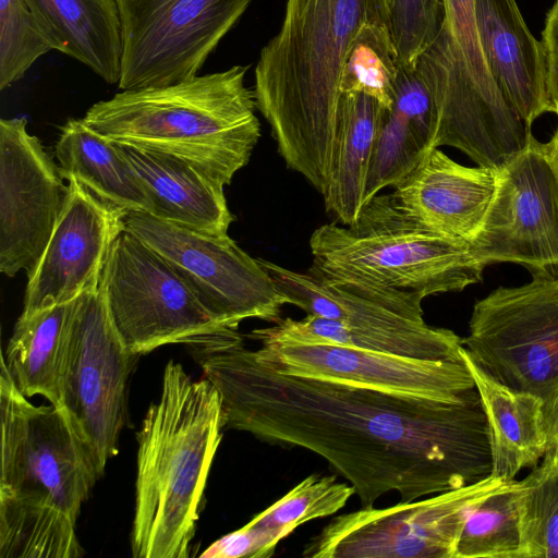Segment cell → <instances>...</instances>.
<instances>
[{
	"label": "cell",
	"instance_id": "13",
	"mask_svg": "<svg viewBox=\"0 0 558 558\" xmlns=\"http://www.w3.org/2000/svg\"><path fill=\"white\" fill-rule=\"evenodd\" d=\"M484 226L470 244L485 267L515 263L534 271L558 266V171L535 138L501 169Z\"/></svg>",
	"mask_w": 558,
	"mask_h": 558
},
{
	"label": "cell",
	"instance_id": "18",
	"mask_svg": "<svg viewBox=\"0 0 558 558\" xmlns=\"http://www.w3.org/2000/svg\"><path fill=\"white\" fill-rule=\"evenodd\" d=\"M286 304L308 315L333 319L369 332H409L427 328L423 295L413 291L378 289L298 272L259 258Z\"/></svg>",
	"mask_w": 558,
	"mask_h": 558
},
{
	"label": "cell",
	"instance_id": "7",
	"mask_svg": "<svg viewBox=\"0 0 558 558\" xmlns=\"http://www.w3.org/2000/svg\"><path fill=\"white\" fill-rule=\"evenodd\" d=\"M462 341L494 379L544 400L558 385V277L534 271L530 282L478 300Z\"/></svg>",
	"mask_w": 558,
	"mask_h": 558
},
{
	"label": "cell",
	"instance_id": "12",
	"mask_svg": "<svg viewBox=\"0 0 558 558\" xmlns=\"http://www.w3.org/2000/svg\"><path fill=\"white\" fill-rule=\"evenodd\" d=\"M137 357L123 344L100 284L78 296L70 324L61 408L90 448L102 475L118 452L128 380Z\"/></svg>",
	"mask_w": 558,
	"mask_h": 558
},
{
	"label": "cell",
	"instance_id": "32",
	"mask_svg": "<svg viewBox=\"0 0 558 558\" xmlns=\"http://www.w3.org/2000/svg\"><path fill=\"white\" fill-rule=\"evenodd\" d=\"M429 150L404 119L385 109L368 166L364 204L385 187L399 185Z\"/></svg>",
	"mask_w": 558,
	"mask_h": 558
},
{
	"label": "cell",
	"instance_id": "21",
	"mask_svg": "<svg viewBox=\"0 0 558 558\" xmlns=\"http://www.w3.org/2000/svg\"><path fill=\"white\" fill-rule=\"evenodd\" d=\"M53 50L108 84L121 76L122 29L116 0H24Z\"/></svg>",
	"mask_w": 558,
	"mask_h": 558
},
{
	"label": "cell",
	"instance_id": "35",
	"mask_svg": "<svg viewBox=\"0 0 558 558\" xmlns=\"http://www.w3.org/2000/svg\"><path fill=\"white\" fill-rule=\"evenodd\" d=\"M433 149L436 114L432 95L420 72L399 68L391 109Z\"/></svg>",
	"mask_w": 558,
	"mask_h": 558
},
{
	"label": "cell",
	"instance_id": "20",
	"mask_svg": "<svg viewBox=\"0 0 558 558\" xmlns=\"http://www.w3.org/2000/svg\"><path fill=\"white\" fill-rule=\"evenodd\" d=\"M117 145L149 196L153 216L210 234H228L234 218L222 184L174 156Z\"/></svg>",
	"mask_w": 558,
	"mask_h": 558
},
{
	"label": "cell",
	"instance_id": "6",
	"mask_svg": "<svg viewBox=\"0 0 558 558\" xmlns=\"http://www.w3.org/2000/svg\"><path fill=\"white\" fill-rule=\"evenodd\" d=\"M308 268L324 278L428 295L462 291L482 281L484 266L470 245L432 232L405 216L391 193L364 204L349 226L317 228Z\"/></svg>",
	"mask_w": 558,
	"mask_h": 558
},
{
	"label": "cell",
	"instance_id": "4",
	"mask_svg": "<svg viewBox=\"0 0 558 558\" xmlns=\"http://www.w3.org/2000/svg\"><path fill=\"white\" fill-rule=\"evenodd\" d=\"M222 429L216 387L170 360L137 434L133 557H189Z\"/></svg>",
	"mask_w": 558,
	"mask_h": 558
},
{
	"label": "cell",
	"instance_id": "19",
	"mask_svg": "<svg viewBox=\"0 0 558 558\" xmlns=\"http://www.w3.org/2000/svg\"><path fill=\"white\" fill-rule=\"evenodd\" d=\"M476 25L489 72L526 125L555 113L543 44L529 29L515 0H476Z\"/></svg>",
	"mask_w": 558,
	"mask_h": 558
},
{
	"label": "cell",
	"instance_id": "23",
	"mask_svg": "<svg viewBox=\"0 0 558 558\" xmlns=\"http://www.w3.org/2000/svg\"><path fill=\"white\" fill-rule=\"evenodd\" d=\"M60 172L76 180L105 203L129 213L153 214V203L117 144L87 125L69 119L56 144Z\"/></svg>",
	"mask_w": 558,
	"mask_h": 558
},
{
	"label": "cell",
	"instance_id": "15",
	"mask_svg": "<svg viewBox=\"0 0 558 558\" xmlns=\"http://www.w3.org/2000/svg\"><path fill=\"white\" fill-rule=\"evenodd\" d=\"M259 342L256 355L288 375L437 401H454L475 387L464 361L421 360L331 343Z\"/></svg>",
	"mask_w": 558,
	"mask_h": 558
},
{
	"label": "cell",
	"instance_id": "16",
	"mask_svg": "<svg viewBox=\"0 0 558 558\" xmlns=\"http://www.w3.org/2000/svg\"><path fill=\"white\" fill-rule=\"evenodd\" d=\"M126 213L111 206L74 179L68 180L63 209L31 277L21 316L70 303L97 289Z\"/></svg>",
	"mask_w": 558,
	"mask_h": 558
},
{
	"label": "cell",
	"instance_id": "28",
	"mask_svg": "<svg viewBox=\"0 0 558 558\" xmlns=\"http://www.w3.org/2000/svg\"><path fill=\"white\" fill-rule=\"evenodd\" d=\"M399 64L384 20L365 22L357 31L341 72L340 93L365 94L391 110Z\"/></svg>",
	"mask_w": 558,
	"mask_h": 558
},
{
	"label": "cell",
	"instance_id": "25",
	"mask_svg": "<svg viewBox=\"0 0 558 558\" xmlns=\"http://www.w3.org/2000/svg\"><path fill=\"white\" fill-rule=\"evenodd\" d=\"M248 337L256 341L331 343L421 360L463 362L462 338L452 330L430 325L410 332H369L306 314L300 320L280 318L271 327L253 329Z\"/></svg>",
	"mask_w": 558,
	"mask_h": 558
},
{
	"label": "cell",
	"instance_id": "24",
	"mask_svg": "<svg viewBox=\"0 0 558 558\" xmlns=\"http://www.w3.org/2000/svg\"><path fill=\"white\" fill-rule=\"evenodd\" d=\"M75 301L20 316L2 356L17 389L62 407V381Z\"/></svg>",
	"mask_w": 558,
	"mask_h": 558
},
{
	"label": "cell",
	"instance_id": "34",
	"mask_svg": "<svg viewBox=\"0 0 558 558\" xmlns=\"http://www.w3.org/2000/svg\"><path fill=\"white\" fill-rule=\"evenodd\" d=\"M385 8L399 68L414 71L440 31L444 0H385Z\"/></svg>",
	"mask_w": 558,
	"mask_h": 558
},
{
	"label": "cell",
	"instance_id": "5",
	"mask_svg": "<svg viewBox=\"0 0 558 558\" xmlns=\"http://www.w3.org/2000/svg\"><path fill=\"white\" fill-rule=\"evenodd\" d=\"M247 65L159 87L123 89L82 118L109 141L185 160L229 185L260 137Z\"/></svg>",
	"mask_w": 558,
	"mask_h": 558
},
{
	"label": "cell",
	"instance_id": "33",
	"mask_svg": "<svg viewBox=\"0 0 558 558\" xmlns=\"http://www.w3.org/2000/svg\"><path fill=\"white\" fill-rule=\"evenodd\" d=\"M53 50L24 0H0V89L23 78Z\"/></svg>",
	"mask_w": 558,
	"mask_h": 558
},
{
	"label": "cell",
	"instance_id": "14",
	"mask_svg": "<svg viewBox=\"0 0 558 558\" xmlns=\"http://www.w3.org/2000/svg\"><path fill=\"white\" fill-rule=\"evenodd\" d=\"M24 118L0 120V270L34 272L63 209L68 183Z\"/></svg>",
	"mask_w": 558,
	"mask_h": 558
},
{
	"label": "cell",
	"instance_id": "39",
	"mask_svg": "<svg viewBox=\"0 0 558 558\" xmlns=\"http://www.w3.org/2000/svg\"><path fill=\"white\" fill-rule=\"evenodd\" d=\"M555 113L558 117V109H556ZM544 148L558 171V128L554 133L553 137L550 138V141L544 144Z\"/></svg>",
	"mask_w": 558,
	"mask_h": 558
},
{
	"label": "cell",
	"instance_id": "29",
	"mask_svg": "<svg viewBox=\"0 0 558 558\" xmlns=\"http://www.w3.org/2000/svg\"><path fill=\"white\" fill-rule=\"evenodd\" d=\"M353 495V486L338 481L335 474H311L250 523L274 532L282 541L298 526L337 513Z\"/></svg>",
	"mask_w": 558,
	"mask_h": 558
},
{
	"label": "cell",
	"instance_id": "2",
	"mask_svg": "<svg viewBox=\"0 0 558 558\" xmlns=\"http://www.w3.org/2000/svg\"><path fill=\"white\" fill-rule=\"evenodd\" d=\"M373 20L386 22L385 0H286L281 27L255 66L256 107L280 156L322 195L338 131L341 72L357 31Z\"/></svg>",
	"mask_w": 558,
	"mask_h": 558
},
{
	"label": "cell",
	"instance_id": "11",
	"mask_svg": "<svg viewBox=\"0 0 558 558\" xmlns=\"http://www.w3.org/2000/svg\"><path fill=\"white\" fill-rule=\"evenodd\" d=\"M122 29L118 87L170 85L199 74L253 0H116Z\"/></svg>",
	"mask_w": 558,
	"mask_h": 558
},
{
	"label": "cell",
	"instance_id": "17",
	"mask_svg": "<svg viewBox=\"0 0 558 558\" xmlns=\"http://www.w3.org/2000/svg\"><path fill=\"white\" fill-rule=\"evenodd\" d=\"M499 180L497 169L465 167L433 148L391 195L421 227L470 245L484 226Z\"/></svg>",
	"mask_w": 558,
	"mask_h": 558
},
{
	"label": "cell",
	"instance_id": "27",
	"mask_svg": "<svg viewBox=\"0 0 558 558\" xmlns=\"http://www.w3.org/2000/svg\"><path fill=\"white\" fill-rule=\"evenodd\" d=\"M519 490V481H508L472 509L454 558H522Z\"/></svg>",
	"mask_w": 558,
	"mask_h": 558
},
{
	"label": "cell",
	"instance_id": "8",
	"mask_svg": "<svg viewBox=\"0 0 558 558\" xmlns=\"http://www.w3.org/2000/svg\"><path fill=\"white\" fill-rule=\"evenodd\" d=\"M100 287L123 344L138 356L230 329L211 317L161 256L126 229L111 246Z\"/></svg>",
	"mask_w": 558,
	"mask_h": 558
},
{
	"label": "cell",
	"instance_id": "36",
	"mask_svg": "<svg viewBox=\"0 0 558 558\" xmlns=\"http://www.w3.org/2000/svg\"><path fill=\"white\" fill-rule=\"evenodd\" d=\"M281 539L271 531L247 522L213 543L203 558H267L275 554Z\"/></svg>",
	"mask_w": 558,
	"mask_h": 558
},
{
	"label": "cell",
	"instance_id": "37",
	"mask_svg": "<svg viewBox=\"0 0 558 558\" xmlns=\"http://www.w3.org/2000/svg\"><path fill=\"white\" fill-rule=\"evenodd\" d=\"M542 35L548 92L556 109H558V0L555 1L546 14Z\"/></svg>",
	"mask_w": 558,
	"mask_h": 558
},
{
	"label": "cell",
	"instance_id": "30",
	"mask_svg": "<svg viewBox=\"0 0 558 558\" xmlns=\"http://www.w3.org/2000/svg\"><path fill=\"white\" fill-rule=\"evenodd\" d=\"M444 10L442 25L434 41L470 76L493 106L519 116L499 90L485 61L476 25V0H444Z\"/></svg>",
	"mask_w": 558,
	"mask_h": 558
},
{
	"label": "cell",
	"instance_id": "22",
	"mask_svg": "<svg viewBox=\"0 0 558 558\" xmlns=\"http://www.w3.org/2000/svg\"><path fill=\"white\" fill-rule=\"evenodd\" d=\"M490 430L492 475L506 481L535 466L547 448L543 399L500 384L462 350Z\"/></svg>",
	"mask_w": 558,
	"mask_h": 558
},
{
	"label": "cell",
	"instance_id": "10",
	"mask_svg": "<svg viewBox=\"0 0 558 558\" xmlns=\"http://www.w3.org/2000/svg\"><path fill=\"white\" fill-rule=\"evenodd\" d=\"M124 223L177 271L223 327L239 329L248 318L280 319L286 302L270 275L228 234L197 231L146 213H129Z\"/></svg>",
	"mask_w": 558,
	"mask_h": 558
},
{
	"label": "cell",
	"instance_id": "31",
	"mask_svg": "<svg viewBox=\"0 0 558 558\" xmlns=\"http://www.w3.org/2000/svg\"><path fill=\"white\" fill-rule=\"evenodd\" d=\"M519 485L522 558H558V468L542 462Z\"/></svg>",
	"mask_w": 558,
	"mask_h": 558
},
{
	"label": "cell",
	"instance_id": "9",
	"mask_svg": "<svg viewBox=\"0 0 558 558\" xmlns=\"http://www.w3.org/2000/svg\"><path fill=\"white\" fill-rule=\"evenodd\" d=\"M508 481L489 477L413 501L335 517L311 537L304 558H454L472 509Z\"/></svg>",
	"mask_w": 558,
	"mask_h": 558
},
{
	"label": "cell",
	"instance_id": "38",
	"mask_svg": "<svg viewBox=\"0 0 558 558\" xmlns=\"http://www.w3.org/2000/svg\"><path fill=\"white\" fill-rule=\"evenodd\" d=\"M547 448L543 462L558 468V385L543 400Z\"/></svg>",
	"mask_w": 558,
	"mask_h": 558
},
{
	"label": "cell",
	"instance_id": "1",
	"mask_svg": "<svg viewBox=\"0 0 558 558\" xmlns=\"http://www.w3.org/2000/svg\"><path fill=\"white\" fill-rule=\"evenodd\" d=\"M187 347L220 395L225 429L320 456L362 507L391 492L413 501L492 475L476 387L437 401L288 375L247 349L239 330Z\"/></svg>",
	"mask_w": 558,
	"mask_h": 558
},
{
	"label": "cell",
	"instance_id": "26",
	"mask_svg": "<svg viewBox=\"0 0 558 558\" xmlns=\"http://www.w3.org/2000/svg\"><path fill=\"white\" fill-rule=\"evenodd\" d=\"M385 108L365 94H343L328 183L323 194L326 210L337 220L353 223L363 205L374 144Z\"/></svg>",
	"mask_w": 558,
	"mask_h": 558
},
{
	"label": "cell",
	"instance_id": "3",
	"mask_svg": "<svg viewBox=\"0 0 558 558\" xmlns=\"http://www.w3.org/2000/svg\"><path fill=\"white\" fill-rule=\"evenodd\" d=\"M0 557L77 558L82 505L102 476L63 408L35 405L1 359Z\"/></svg>",
	"mask_w": 558,
	"mask_h": 558
}]
</instances>
